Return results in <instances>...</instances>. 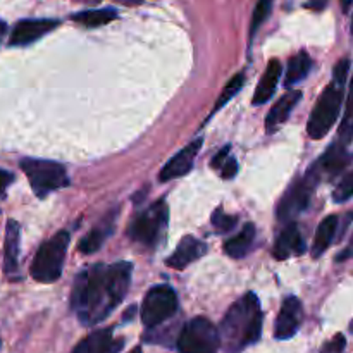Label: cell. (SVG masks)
Listing matches in <instances>:
<instances>
[{
	"instance_id": "cell-4",
	"label": "cell",
	"mask_w": 353,
	"mask_h": 353,
	"mask_svg": "<svg viewBox=\"0 0 353 353\" xmlns=\"http://www.w3.org/2000/svg\"><path fill=\"white\" fill-rule=\"evenodd\" d=\"M341 103H343V85L333 81L323 90L310 114L309 123H307V133L310 138L321 140L330 133L340 116Z\"/></svg>"
},
{
	"instance_id": "cell-27",
	"label": "cell",
	"mask_w": 353,
	"mask_h": 353,
	"mask_svg": "<svg viewBox=\"0 0 353 353\" xmlns=\"http://www.w3.org/2000/svg\"><path fill=\"white\" fill-rule=\"evenodd\" d=\"M272 2H274V0H259L257 6H255L254 14H252V21H250V31H248V34H250V40H254V37H255V33L259 31V28L265 23V19H268L269 14H271Z\"/></svg>"
},
{
	"instance_id": "cell-20",
	"label": "cell",
	"mask_w": 353,
	"mask_h": 353,
	"mask_svg": "<svg viewBox=\"0 0 353 353\" xmlns=\"http://www.w3.org/2000/svg\"><path fill=\"white\" fill-rule=\"evenodd\" d=\"M338 233V217L336 216H327L321 221V224L317 226L316 238H314L312 243V257L317 259L324 254V252L330 248V245L333 243L334 238Z\"/></svg>"
},
{
	"instance_id": "cell-17",
	"label": "cell",
	"mask_w": 353,
	"mask_h": 353,
	"mask_svg": "<svg viewBox=\"0 0 353 353\" xmlns=\"http://www.w3.org/2000/svg\"><path fill=\"white\" fill-rule=\"evenodd\" d=\"M305 252V243H303L302 233L295 223H288V226L281 231L274 245V257L278 261H286L293 255H300Z\"/></svg>"
},
{
	"instance_id": "cell-7",
	"label": "cell",
	"mask_w": 353,
	"mask_h": 353,
	"mask_svg": "<svg viewBox=\"0 0 353 353\" xmlns=\"http://www.w3.org/2000/svg\"><path fill=\"white\" fill-rule=\"evenodd\" d=\"M321 178H323V174H321L317 164H314L302 178L296 179L286 190L285 196L279 202L278 212H276L278 214V219L283 221V223H293V219L300 216L310 203V199H312Z\"/></svg>"
},
{
	"instance_id": "cell-16",
	"label": "cell",
	"mask_w": 353,
	"mask_h": 353,
	"mask_svg": "<svg viewBox=\"0 0 353 353\" xmlns=\"http://www.w3.org/2000/svg\"><path fill=\"white\" fill-rule=\"evenodd\" d=\"M207 247L203 241L196 240L195 236H185L179 241L178 248L174 250V254L168 259V268L176 269V271H181L186 265H190L192 262H195L196 259L202 257L205 254Z\"/></svg>"
},
{
	"instance_id": "cell-40",
	"label": "cell",
	"mask_w": 353,
	"mask_h": 353,
	"mask_svg": "<svg viewBox=\"0 0 353 353\" xmlns=\"http://www.w3.org/2000/svg\"><path fill=\"white\" fill-rule=\"evenodd\" d=\"M350 331L353 333V321H352V324H350Z\"/></svg>"
},
{
	"instance_id": "cell-3",
	"label": "cell",
	"mask_w": 353,
	"mask_h": 353,
	"mask_svg": "<svg viewBox=\"0 0 353 353\" xmlns=\"http://www.w3.org/2000/svg\"><path fill=\"white\" fill-rule=\"evenodd\" d=\"M69 241H71V236H69L68 231H59L55 236L41 243L30 269L31 278L34 281L50 285V283L57 281L61 278Z\"/></svg>"
},
{
	"instance_id": "cell-19",
	"label": "cell",
	"mask_w": 353,
	"mask_h": 353,
	"mask_svg": "<svg viewBox=\"0 0 353 353\" xmlns=\"http://www.w3.org/2000/svg\"><path fill=\"white\" fill-rule=\"evenodd\" d=\"M279 78H281V62L274 59L265 68V72L262 74L261 81H259L257 88H255L252 103L254 105H262V103L269 102L272 99V95H274L276 88H278Z\"/></svg>"
},
{
	"instance_id": "cell-25",
	"label": "cell",
	"mask_w": 353,
	"mask_h": 353,
	"mask_svg": "<svg viewBox=\"0 0 353 353\" xmlns=\"http://www.w3.org/2000/svg\"><path fill=\"white\" fill-rule=\"evenodd\" d=\"M353 141V78L350 83V93H348L347 100V109H345L343 121L340 124V130H338V143L341 145H350Z\"/></svg>"
},
{
	"instance_id": "cell-22",
	"label": "cell",
	"mask_w": 353,
	"mask_h": 353,
	"mask_svg": "<svg viewBox=\"0 0 353 353\" xmlns=\"http://www.w3.org/2000/svg\"><path fill=\"white\" fill-rule=\"evenodd\" d=\"M310 69H312V59H310V55L307 54V52H299L296 55H293L288 61V68H286V88L303 81V79L309 76Z\"/></svg>"
},
{
	"instance_id": "cell-14",
	"label": "cell",
	"mask_w": 353,
	"mask_h": 353,
	"mask_svg": "<svg viewBox=\"0 0 353 353\" xmlns=\"http://www.w3.org/2000/svg\"><path fill=\"white\" fill-rule=\"evenodd\" d=\"M19 245L21 226L17 221L9 219L6 226V241H3V272L9 278L19 272Z\"/></svg>"
},
{
	"instance_id": "cell-24",
	"label": "cell",
	"mask_w": 353,
	"mask_h": 353,
	"mask_svg": "<svg viewBox=\"0 0 353 353\" xmlns=\"http://www.w3.org/2000/svg\"><path fill=\"white\" fill-rule=\"evenodd\" d=\"M110 231H112V224L109 226V223H103L102 226L93 228L81 241H79V252L85 255H92L95 252L100 250V247L103 245V241L107 240V236H110Z\"/></svg>"
},
{
	"instance_id": "cell-9",
	"label": "cell",
	"mask_w": 353,
	"mask_h": 353,
	"mask_svg": "<svg viewBox=\"0 0 353 353\" xmlns=\"http://www.w3.org/2000/svg\"><path fill=\"white\" fill-rule=\"evenodd\" d=\"M178 310V295L168 285H157L145 295L141 303V323L145 327L161 326L168 319H171Z\"/></svg>"
},
{
	"instance_id": "cell-23",
	"label": "cell",
	"mask_w": 353,
	"mask_h": 353,
	"mask_svg": "<svg viewBox=\"0 0 353 353\" xmlns=\"http://www.w3.org/2000/svg\"><path fill=\"white\" fill-rule=\"evenodd\" d=\"M117 17V12L114 9H90L83 10V12H76L72 16V21L83 24L86 28H97L103 26V24L110 23Z\"/></svg>"
},
{
	"instance_id": "cell-15",
	"label": "cell",
	"mask_w": 353,
	"mask_h": 353,
	"mask_svg": "<svg viewBox=\"0 0 353 353\" xmlns=\"http://www.w3.org/2000/svg\"><path fill=\"white\" fill-rule=\"evenodd\" d=\"M353 161V155L347 150V147L341 143H333L326 150V154L316 162L317 168H319L321 174L327 176L330 179L340 176L345 169L348 168V164Z\"/></svg>"
},
{
	"instance_id": "cell-2",
	"label": "cell",
	"mask_w": 353,
	"mask_h": 353,
	"mask_svg": "<svg viewBox=\"0 0 353 353\" xmlns=\"http://www.w3.org/2000/svg\"><path fill=\"white\" fill-rule=\"evenodd\" d=\"M262 307L255 293L241 296L224 316L219 327L221 345L228 353H240L257 343L262 334Z\"/></svg>"
},
{
	"instance_id": "cell-39",
	"label": "cell",
	"mask_w": 353,
	"mask_h": 353,
	"mask_svg": "<svg viewBox=\"0 0 353 353\" xmlns=\"http://www.w3.org/2000/svg\"><path fill=\"white\" fill-rule=\"evenodd\" d=\"M83 2H90V3H95V2H100V0H83Z\"/></svg>"
},
{
	"instance_id": "cell-11",
	"label": "cell",
	"mask_w": 353,
	"mask_h": 353,
	"mask_svg": "<svg viewBox=\"0 0 353 353\" xmlns=\"http://www.w3.org/2000/svg\"><path fill=\"white\" fill-rule=\"evenodd\" d=\"M303 316V307L296 296H288V299L283 302L281 310H279V316L276 319L274 326V336L278 340H290L299 331L300 323H302Z\"/></svg>"
},
{
	"instance_id": "cell-8",
	"label": "cell",
	"mask_w": 353,
	"mask_h": 353,
	"mask_svg": "<svg viewBox=\"0 0 353 353\" xmlns=\"http://www.w3.org/2000/svg\"><path fill=\"white\" fill-rule=\"evenodd\" d=\"M219 345V330L205 317L188 321L178 338L179 353H217Z\"/></svg>"
},
{
	"instance_id": "cell-31",
	"label": "cell",
	"mask_w": 353,
	"mask_h": 353,
	"mask_svg": "<svg viewBox=\"0 0 353 353\" xmlns=\"http://www.w3.org/2000/svg\"><path fill=\"white\" fill-rule=\"evenodd\" d=\"M348 71H350V61H348V59H343V61H340L336 65H334L333 81L340 83V85L345 86V83H347Z\"/></svg>"
},
{
	"instance_id": "cell-41",
	"label": "cell",
	"mask_w": 353,
	"mask_h": 353,
	"mask_svg": "<svg viewBox=\"0 0 353 353\" xmlns=\"http://www.w3.org/2000/svg\"><path fill=\"white\" fill-rule=\"evenodd\" d=\"M352 33H353V19H352Z\"/></svg>"
},
{
	"instance_id": "cell-21",
	"label": "cell",
	"mask_w": 353,
	"mask_h": 353,
	"mask_svg": "<svg viewBox=\"0 0 353 353\" xmlns=\"http://www.w3.org/2000/svg\"><path fill=\"white\" fill-rule=\"evenodd\" d=\"M254 238L255 226L254 224H247V226H243V230L240 233L231 236L230 240H226L224 252L233 259H243L248 254V250H250L252 243H254Z\"/></svg>"
},
{
	"instance_id": "cell-38",
	"label": "cell",
	"mask_w": 353,
	"mask_h": 353,
	"mask_svg": "<svg viewBox=\"0 0 353 353\" xmlns=\"http://www.w3.org/2000/svg\"><path fill=\"white\" fill-rule=\"evenodd\" d=\"M130 353H141V348L140 347H137V348H133V350H131Z\"/></svg>"
},
{
	"instance_id": "cell-36",
	"label": "cell",
	"mask_w": 353,
	"mask_h": 353,
	"mask_svg": "<svg viewBox=\"0 0 353 353\" xmlns=\"http://www.w3.org/2000/svg\"><path fill=\"white\" fill-rule=\"evenodd\" d=\"M340 2H341V9H343V12H348V9H350L353 0H340Z\"/></svg>"
},
{
	"instance_id": "cell-18",
	"label": "cell",
	"mask_w": 353,
	"mask_h": 353,
	"mask_svg": "<svg viewBox=\"0 0 353 353\" xmlns=\"http://www.w3.org/2000/svg\"><path fill=\"white\" fill-rule=\"evenodd\" d=\"M300 99H302V92L293 90V92L285 93V95L272 105L268 117H265V130H268V133H274V131H278L279 128L285 124V121L288 119L290 114L293 112V109H295L296 103L300 102Z\"/></svg>"
},
{
	"instance_id": "cell-6",
	"label": "cell",
	"mask_w": 353,
	"mask_h": 353,
	"mask_svg": "<svg viewBox=\"0 0 353 353\" xmlns=\"http://www.w3.org/2000/svg\"><path fill=\"white\" fill-rule=\"evenodd\" d=\"M169 209L164 200H159L143 212L137 214L128 226V236L145 247H157L168 228Z\"/></svg>"
},
{
	"instance_id": "cell-34",
	"label": "cell",
	"mask_w": 353,
	"mask_h": 353,
	"mask_svg": "<svg viewBox=\"0 0 353 353\" xmlns=\"http://www.w3.org/2000/svg\"><path fill=\"white\" fill-rule=\"evenodd\" d=\"M12 181H14V176L10 174L9 171H3V169H0V195H2V193L6 192L10 185H12Z\"/></svg>"
},
{
	"instance_id": "cell-13",
	"label": "cell",
	"mask_w": 353,
	"mask_h": 353,
	"mask_svg": "<svg viewBox=\"0 0 353 353\" xmlns=\"http://www.w3.org/2000/svg\"><path fill=\"white\" fill-rule=\"evenodd\" d=\"M124 340L114 338L112 330H99L79 341L71 353H119Z\"/></svg>"
},
{
	"instance_id": "cell-29",
	"label": "cell",
	"mask_w": 353,
	"mask_h": 353,
	"mask_svg": "<svg viewBox=\"0 0 353 353\" xmlns=\"http://www.w3.org/2000/svg\"><path fill=\"white\" fill-rule=\"evenodd\" d=\"M353 196V171L348 172L333 192V200L338 203H343Z\"/></svg>"
},
{
	"instance_id": "cell-35",
	"label": "cell",
	"mask_w": 353,
	"mask_h": 353,
	"mask_svg": "<svg viewBox=\"0 0 353 353\" xmlns=\"http://www.w3.org/2000/svg\"><path fill=\"white\" fill-rule=\"evenodd\" d=\"M326 2H327V0H309V3H307V7H309V9L323 10L324 7H326Z\"/></svg>"
},
{
	"instance_id": "cell-26",
	"label": "cell",
	"mask_w": 353,
	"mask_h": 353,
	"mask_svg": "<svg viewBox=\"0 0 353 353\" xmlns=\"http://www.w3.org/2000/svg\"><path fill=\"white\" fill-rule=\"evenodd\" d=\"M243 83H245V74H243V72H238V74H234L233 78H231L230 81H228V85L224 86L223 92H221L219 99H217L216 105H214L212 114H216L217 110L221 109V107L226 105V103L230 102V100L233 99V97L236 95V93L240 92L241 88H243Z\"/></svg>"
},
{
	"instance_id": "cell-1",
	"label": "cell",
	"mask_w": 353,
	"mask_h": 353,
	"mask_svg": "<svg viewBox=\"0 0 353 353\" xmlns=\"http://www.w3.org/2000/svg\"><path fill=\"white\" fill-rule=\"evenodd\" d=\"M133 265L130 262L97 264L79 272L71 293V307L85 326H95L110 316L128 295Z\"/></svg>"
},
{
	"instance_id": "cell-37",
	"label": "cell",
	"mask_w": 353,
	"mask_h": 353,
	"mask_svg": "<svg viewBox=\"0 0 353 353\" xmlns=\"http://www.w3.org/2000/svg\"><path fill=\"white\" fill-rule=\"evenodd\" d=\"M6 30H7V24L3 23V21H0V38H2L3 34H6Z\"/></svg>"
},
{
	"instance_id": "cell-5",
	"label": "cell",
	"mask_w": 353,
	"mask_h": 353,
	"mask_svg": "<svg viewBox=\"0 0 353 353\" xmlns=\"http://www.w3.org/2000/svg\"><path fill=\"white\" fill-rule=\"evenodd\" d=\"M19 165L26 174L34 195L40 199L69 185L65 168L59 162L43 161V159H23Z\"/></svg>"
},
{
	"instance_id": "cell-10",
	"label": "cell",
	"mask_w": 353,
	"mask_h": 353,
	"mask_svg": "<svg viewBox=\"0 0 353 353\" xmlns=\"http://www.w3.org/2000/svg\"><path fill=\"white\" fill-rule=\"evenodd\" d=\"M59 26V21L55 19H23L14 26L10 33L9 45L12 47H24L33 41L40 40L47 33H50L54 28Z\"/></svg>"
},
{
	"instance_id": "cell-32",
	"label": "cell",
	"mask_w": 353,
	"mask_h": 353,
	"mask_svg": "<svg viewBox=\"0 0 353 353\" xmlns=\"http://www.w3.org/2000/svg\"><path fill=\"white\" fill-rule=\"evenodd\" d=\"M238 172V164L234 159H228L226 164L223 165V169H221V174H223L224 179H233L234 176H236Z\"/></svg>"
},
{
	"instance_id": "cell-28",
	"label": "cell",
	"mask_w": 353,
	"mask_h": 353,
	"mask_svg": "<svg viewBox=\"0 0 353 353\" xmlns=\"http://www.w3.org/2000/svg\"><path fill=\"white\" fill-rule=\"evenodd\" d=\"M212 226L216 228L217 231H221V233H230L231 230H233L234 226H236V217L234 216H230V214H226L224 212L223 209H216L214 210V214H212Z\"/></svg>"
},
{
	"instance_id": "cell-12",
	"label": "cell",
	"mask_w": 353,
	"mask_h": 353,
	"mask_svg": "<svg viewBox=\"0 0 353 353\" xmlns=\"http://www.w3.org/2000/svg\"><path fill=\"white\" fill-rule=\"evenodd\" d=\"M202 138H196L195 141L186 145L179 154H176L168 164L162 168L161 174H159V179L162 183L164 181H171V179L181 178V176L188 174L193 168V162H195L196 155H199L200 148H202Z\"/></svg>"
},
{
	"instance_id": "cell-30",
	"label": "cell",
	"mask_w": 353,
	"mask_h": 353,
	"mask_svg": "<svg viewBox=\"0 0 353 353\" xmlns=\"http://www.w3.org/2000/svg\"><path fill=\"white\" fill-rule=\"evenodd\" d=\"M345 348H347V338L343 334H336L324 343L321 353H343Z\"/></svg>"
},
{
	"instance_id": "cell-33",
	"label": "cell",
	"mask_w": 353,
	"mask_h": 353,
	"mask_svg": "<svg viewBox=\"0 0 353 353\" xmlns=\"http://www.w3.org/2000/svg\"><path fill=\"white\" fill-rule=\"evenodd\" d=\"M228 154H230V147H224L223 150L217 152L216 157L212 159V168L214 169H223V165L228 162Z\"/></svg>"
}]
</instances>
